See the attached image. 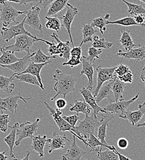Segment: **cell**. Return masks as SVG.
<instances>
[{
    "label": "cell",
    "instance_id": "1",
    "mask_svg": "<svg viewBox=\"0 0 145 160\" xmlns=\"http://www.w3.org/2000/svg\"><path fill=\"white\" fill-rule=\"evenodd\" d=\"M53 78L56 81L54 86V90L56 94L50 99L54 100L59 95H62L64 99L70 92L76 91L75 86L77 82L75 77L72 75L64 73L60 69H57L53 75Z\"/></svg>",
    "mask_w": 145,
    "mask_h": 160
},
{
    "label": "cell",
    "instance_id": "2",
    "mask_svg": "<svg viewBox=\"0 0 145 160\" xmlns=\"http://www.w3.org/2000/svg\"><path fill=\"white\" fill-rule=\"evenodd\" d=\"M101 120L98 121L93 113L91 116L86 115L83 121H79V124L75 126L74 132L79 136V139L86 143V140L89 138L90 134H95V131L98 129L101 124Z\"/></svg>",
    "mask_w": 145,
    "mask_h": 160
},
{
    "label": "cell",
    "instance_id": "3",
    "mask_svg": "<svg viewBox=\"0 0 145 160\" xmlns=\"http://www.w3.org/2000/svg\"><path fill=\"white\" fill-rule=\"evenodd\" d=\"M25 16L23 18V20L19 22H18L17 23L14 25H11L10 26L9 28L7 27H3L2 29L1 30V37L3 40H4L6 42H9L13 38H14L16 37L21 35H28L29 37L36 39L38 41H41L44 42H45L46 44L48 46L51 43V42H49L46 40H43L42 38H39L36 36H34L32 35L29 32L27 31L24 27L25 25Z\"/></svg>",
    "mask_w": 145,
    "mask_h": 160
},
{
    "label": "cell",
    "instance_id": "4",
    "mask_svg": "<svg viewBox=\"0 0 145 160\" xmlns=\"http://www.w3.org/2000/svg\"><path fill=\"white\" fill-rule=\"evenodd\" d=\"M0 4V22H3L4 27H7L13 22L17 23L16 18L20 15L26 14L27 12L16 9L9 1L3 2Z\"/></svg>",
    "mask_w": 145,
    "mask_h": 160
},
{
    "label": "cell",
    "instance_id": "5",
    "mask_svg": "<svg viewBox=\"0 0 145 160\" xmlns=\"http://www.w3.org/2000/svg\"><path fill=\"white\" fill-rule=\"evenodd\" d=\"M16 42L14 44L8 46L5 48L6 51H11L13 52H26L27 54H31L34 52L31 50V47L34 42L39 41L27 35H21L16 37Z\"/></svg>",
    "mask_w": 145,
    "mask_h": 160
},
{
    "label": "cell",
    "instance_id": "6",
    "mask_svg": "<svg viewBox=\"0 0 145 160\" xmlns=\"http://www.w3.org/2000/svg\"><path fill=\"white\" fill-rule=\"evenodd\" d=\"M139 95L140 93H138L130 100H125L123 99L118 102L109 103V104L106 106L104 109L106 112H111L112 114L116 115L117 118L124 119L127 108L129 107V105H130L138 98Z\"/></svg>",
    "mask_w": 145,
    "mask_h": 160
},
{
    "label": "cell",
    "instance_id": "7",
    "mask_svg": "<svg viewBox=\"0 0 145 160\" xmlns=\"http://www.w3.org/2000/svg\"><path fill=\"white\" fill-rule=\"evenodd\" d=\"M40 121V118H37L34 122L26 121L19 124L17 129V136L18 139L15 142V145L16 146H19L21 143V141L25 138H32L34 136V134L37 132L38 129L39 122Z\"/></svg>",
    "mask_w": 145,
    "mask_h": 160
},
{
    "label": "cell",
    "instance_id": "8",
    "mask_svg": "<svg viewBox=\"0 0 145 160\" xmlns=\"http://www.w3.org/2000/svg\"><path fill=\"white\" fill-rule=\"evenodd\" d=\"M44 105H46L48 110L49 111L50 115L53 117L54 121L56 122L60 131H62V132L70 131L76 138H78V139L79 138V136L74 132L75 127L72 126L70 124H69L65 120L62 118V111L61 110V109L53 108L49 103H48V102L46 101L44 102Z\"/></svg>",
    "mask_w": 145,
    "mask_h": 160
},
{
    "label": "cell",
    "instance_id": "9",
    "mask_svg": "<svg viewBox=\"0 0 145 160\" xmlns=\"http://www.w3.org/2000/svg\"><path fill=\"white\" fill-rule=\"evenodd\" d=\"M32 98H24L21 96V93L18 92L16 96H9L5 98H0V112L3 113V110L9 111L12 113L13 118H14V114H17V108L19 107L18 100L21 99L25 103H27V100H30Z\"/></svg>",
    "mask_w": 145,
    "mask_h": 160
},
{
    "label": "cell",
    "instance_id": "10",
    "mask_svg": "<svg viewBox=\"0 0 145 160\" xmlns=\"http://www.w3.org/2000/svg\"><path fill=\"white\" fill-rule=\"evenodd\" d=\"M117 68V66L112 68H103L101 66H98L96 68V72L98 73L97 77V85L95 90L93 92V96L96 98L99 92V91L104 82L107 81L112 80L115 75V70Z\"/></svg>",
    "mask_w": 145,
    "mask_h": 160
},
{
    "label": "cell",
    "instance_id": "11",
    "mask_svg": "<svg viewBox=\"0 0 145 160\" xmlns=\"http://www.w3.org/2000/svg\"><path fill=\"white\" fill-rule=\"evenodd\" d=\"M40 8L38 6H32L26 12L25 23L27 24L34 30H38L42 33L43 27L40 16Z\"/></svg>",
    "mask_w": 145,
    "mask_h": 160
},
{
    "label": "cell",
    "instance_id": "12",
    "mask_svg": "<svg viewBox=\"0 0 145 160\" xmlns=\"http://www.w3.org/2000/svg\"><path fill=\"white\" fill-rule=\"evenodd\" d=\"M66 8H67V11L65 15H64L62 17H58V18L59 19L62 20V26L66 28L70 38V41L72 44V47H74V44L73 39L71 35V25L75 16L78 14L79 11L77 8H76L75 7H74L69 2L67 4Z\"/></svg>",
    "mask_w": 145,
    "mask_h": 160
},
{
    "label": "cell",
    "instance_id": "13",
    "mask_svg": "<svg viewBox=\"0 0 145 160\" xmlns=\"http://www.w3.org/2000/svg\"><path fill=\"white\" fill-rule=\"evenodd\" d=\"M79 92L83 96V100H85L93 110V113L96 118H98L97 115L100 112L103 113H107V112L104 109V108L100 107L98 105L96 100V98L93 96L90 90L88 89L85 87H83L82 89L79 90Z\"/></svg>",
    "mask_w": 145,
    "mask_h": 160
},
{
    "label": "cell",
    "instance_id": "14",
    "mask_svg": "<svg viewBox=\"0 0 145 160\" xmlns=\"http://www.w3.org/2000/svg\"><path fill=\"white\" fill-rule=\"evenodd\" d=\"M34 53L31 54H27L24 57L19 59V60L13 63H11L9 65H0V67L3 68H8L12 70L14 72L15 74L21 73L26 70V68L28 67L29 64L32 62L30 58L34 55Z\"/></svg>",
    "mask_w": 145,
    "mask_h": 160
},
{
    "label": "cell",
    "instance_id": "15",
    "mask_svg": "<svg viewBox=\"0 0 145 160\" xmlns=\"http://www.w3.org/2000/svg\"><path fill=\"white\" fill-rule=\"evenodd\" d=\"M81 60H82V70H81L80 76L81 77L83 75L86 76L88 80V82L87 86L86 88L91 91L93 88V85H94L93 75L95 73L94 67L95 65L87 60L86 57H85V56H82Z\"/></svg>",
    "mask_w": 145,
    "mask_h": 160
},
{
    "label": "cell",
    "instance_id": "16",
    "mask_svg": "<svg viewBox=\"0 0 145 160\" xmlns=\"http://www.w3.org/2000/svg\"><path fill=\"white\" fill-rule=\"evenodd\" d=\"M86 153L76 143V137L73 135V142L66 153L62 156V160H80Z\"/></svg>",
    "mask_w": 145,
    "mask_h": 160
},
{
    "label": "cell",
    "instance_id": "17",
    "mask_svg": "<svg viewBox=\"0 0 145 160\" xmlns=\"http://www.w3.org/2000/svg\"><path fill=\"white\" fill-rule=\"evenodd\" d=\"M117 56L122 58L123 59H133L136 62L143 60L145 59V46H139L138 48L132 49L129 51L124 52L121 49L119 50Z\"/></svg>",
    "mask_w": 145,
    "mask_h": 160
},
{
    "label": "cell",
    "instance_id": "18",
    "mask_svg": "<svg viewBox=\"0 0 145 160\" xmlns=\"http://www.w3.org/2000/svg\"><path fill=\"white\" fill-rule=\"evenodd\" d=\"M67 141L70 142V140L67 138L65 134L63 136H61L58 133L57 131L54 132L52 138L48 142V147L49 148L48 153H51L54 150L64 148Z\"/></svg>",
    "mask_w": 145,
    "mask_h": 160
},
{
    "label": "cell",
    "instance_id": "19",
    "mask_svg": "<svg viewBox=\"0 0 145 160\" xmlns=\"http://www.w3.org/2000/svg\"><path fill=\"white\" fill-rule=\"evenodd\" d=\"M51 37L53 40H55L58 42L57 47L60 52L59 56L63 58L65 62H67L70 58V42L69 41L62 42L58 38V35L56 33H52Z\"/></svg>",
    "mask_w": 145,
    "mask_h": 160
},
{
    "label": "cell",
    "instance_id": "20",
    "mask_svg": "<svg viewBox=\"0 0 145 160\" xmlns=\"http://www.w3.org/2000/svg\"><path fill=\"white\" fill-rule=\"evenodd\" d=\"M112 82L113 79L111 80L108 84H104L101 86L97 96L96 97L97 103H99L104 99H107L109 101V103L116 102L114 94L112 90Z\"/></svg>",
    "mask_w": 145,
    "mask_h": 160
},
{
    "label": "cell",
    "instance_id": "21",
    "mask_svg": "<svg viewBox=\"0 0 145 160\" xmlns=\"http://www.w3.org/2000/svg\"><path fill=\"white\" fill-rule=\"evenodd\" d=\"M49 63H52V62L51 60L48 61L45 63H34L32 62L29 64L28 67L26 68V70L19 74L30 73V74H32V75L37 77V79L40 84V88L43 90V89H44V88L43 84L42 82V78L40 76V72H41L42 68L45 65H46L47 64H49Z\"/></svg>",
    "mask_w": 145,
    "mask_h": 160
},
{
    "label": "cell",
    "instance_id": "22",
    "mask_svg": "<svg viewBox=\"0 0 145 160\" xmlns=\"http://www.w3.org/2000/svg\"><path fill=\"white\" fill-rule=\"evenodd\" d=\"M145 114V102L143 104L138 105V110L134 112H126L124 119L129 121L132 126H134L136 124L142 119Z\"/></svg>",
    "mask_w": 145,
    "mask_h": 160
},
{
    "label": "cell",
    "instance_id": "23",
    "mask_svg": "<svg viewBox=\"0 0 145 160\" xmlns=\"http://www.w3.org/2000/svg\"><path fill=\"white\" fill-rule=\"evenodd\" d=\"M86 148H90V152H97L98 148L102 147H106L107 149L110 150H115L116 148L113 145H106L103 143L100 140L98 139V138H96V135L95 134H90L89 138L86 140V143H85Z\"/></svg>",
    "mask_w": 145,
    "mask_h": 160
},
{
    "label": "cell",
    "instance_id": "24",
    "mask_svg": "<svg viewBox=\"0 0 145 160\" xmlns=\"http://www.w3.org/2000/svg\"><path fill=\"white\" fill-rule=\"evenodd\" d=\"M32 148L36 152L39 157L42 158L44 157V148L46 142H48L50 139H47V136H33L32 138Z\"/></svg>",
    "mask_w": 145,
    "mask_h": 160
},
{
    "label": "cell",
    "instance_id": "25",
    "mask_svg": "<svg viewBox=\"0 0 145 160\" xmlns=\"http://www.w3.org/2000/svg\"><path fill=\"white\" fill-rule=\"evenodd\" d=\"M126 83L119 80L117 75H115L112 84V90L114 94L116 102L124 99L123 94L124 93Z\"/></svg>",
    "mask_w": 145,
    "mask_h": 160
},
{
    "label": "cell",
    "instance_id": "26",
    "mask_svg": "<svg viewBox=\"0 0 145 160\" xmlns=\"http://www.w3.org/2000/svg\"><path fill=\"white\" fill-rule=\"evenodd\" d=\"M19 126V122H16L14 123L13 126H9L11 129L10 134L4 138V142L7 143V145L9 147V150H10V156L12 157L13 159L16 158L14 152V147L16 142V136H17V129L18 128Z\"/></svg>",
    "mask_w": 145,
    "mask_h": 160
},
{
    "label": "cell",
    "instance_id": "27",
    "mask_svg": "<svg viewBox=\"0 0 145 160\" xmlns=\"http://www.w3.org/2000/svg\"><path fill=\"white\" fill-rule=\"evenodd\" d=\"M122 36L119 41L126 52L129 51L135 46H141L142 44H136L133 42V39L130 36V30H121Z\"/></svg>",
    "mask_w": 145,
    "mask_h": 160
},
{
    "label": "cell",
    "instance_id": "28",
    "mask_svg": "<svg viewBox=\"0 0 145 160\" xmlns=\"http://www.w3.org/2000/svg\"><path fill=\"white\" fill-rule=\"evenodd\" d=\"M71 108H70V112H75L77 115L79 116V113H82L85 115H89L91 112V107L83 100L82 101L74 100V105L70 104Z\"/></svg>",
    "mask_w": 145,
    "mask_h": 160
},
{
    "label": "cell",
    "instance_id": "29",
    "mask_svg": "<svg viewBox=\"0 0 145 160\" xmlns=\"http://www.w3.org/2000/svg\"><path fill=\"white\" fill-rule=\"evenodd\" d=\"M69 0H54L51 4L46 14L47 17L56 16L58 13L61 12L67 6Z\"/></svg>",
    "mask_w": 145,
    "mask_h": 160
},
{
    "label": "cell",
    "instance_id": "30",
    "mask_svg": "<svg viewBox=\"0 0 145 160\" xmlns=\"http://www.w3.org/2000/svg\"><path fill=\"white\" fill-rule=\"evenodd\" d=\"M0 49L2 53L0 57V65H9L19 60L14 54V52L5 49V45Z\"/></svg>",
    "mask_w": 145,
    "mask_h": 160
},
{
    "label": "cell",
    "instance_id": "31",
    "mask_svg": "<svg viewBox=\"0 0 145 160\" xmlns=\"http://www.w3.org/2000/svg\"><path fill=\"white\" fill-rule=\"evenodd\" d=\"M14 79L13 76L6 77L0 75V92H5L8 94L11 93L15 88V84L12 82Z\"/></svg>",
    "mask_w": 145,
    "mask_h": 160
},
{
    "label": "cell",
    "instance_id": "32",
    "mask_svg": "<svg viewBox=\"0 0 145 160\" xmlns=\"http://www.w3.org/2000/svg\"><path fill=\"white\" fill-rule=\"evenodd\" d=\"M102 117L103 118L101 119V121H102L101 124L98 129V138L104 144L108 145L106 140V130H107V127L108 126V122L114 118V117L113 116L104 117L103 115H102Z\"/></svg>",
    "mask_w": 145,
    "mask_h": 160
},
{
    "label": "cell",
    "instance_id": "33",
    "mask_svg": "<svg viewBox=\"0 0 145 160\" xmlns=\"http://www.w3.org/2000/svg\"><path fill=\"white\" fill-rule=\"evenodd\" d=\"M82 32L83 35V40L80 46H82L83 43L92 42L93 35L97 32V31L93 26H91V24H84Z\"/></svg>",
    "mask_w": 145,
    "mask_h": 160
},
{
    "label": "cell",
    "instance_id": "34",
    "mask_svg": "<svg viewBox=\"0 0 145 160\" xmlns=\"http://www.w3.org/2000/svg\"><path fill=\"white\" fill-rule=\"evenodd\" d=\"M12 76L14 77L15 79L20 80L28 84L37 85L40 88V84L37 79V77L30 74V73H22V74H15L14 73Z\"/></svg>",
    "mask_w": 145,
    "mask_h": 160
},
{
    "label": "cell",
    "instance_id": "35",
    "mask_svg": "<svg viewBox=\"0 0 145 160\" xmlns=\"http://www.w3.org/2000/svg\"><path fill=\"white\" fill-rule=\"evenodd\" d=\"M128 7V12L130 15H145V9L143 6V3L136 4L129 2L125 0H122Z\"/></svg>",
    "mask_w": 145,
    "mask_h": 160
},
{
    "label": "cell",
    "instance_id": "36",
    "mask_svg": "<svg viewBox=\"0 0 145 160\" xmlns=\"http://www.w3.org/2000/svg\"><path fill=\"white\" fill-rule=\"evenodd\" d=\"M56 56H46L42 52V49H39L37 52L34 53V55L31 57V61L35 63H43L48 61H49L51 59H55Z\"/></svg>",
    "mask_w": 145,
    "mask_h": 160
},
{
    "label": "cell",
    "instance_id": "37",
    "mask_svg": "<svg viewBox=\"0 0 145 160\" xmlns=\"http://www.w3.org/2000/svg\"><path fill=\"white\" fill-rule=\"evenodd\" d=\"M112 24V25H119L124 27H128V26H140L134 19V18L128 16L124 18L110 22L107 20V25Z\"/></svg>",
    "mask_w": 145,
    "mask_h": 160
},
{
    "label": "cell",
    "instance_id": "38",
    "mask_svg": "<svg viewBox=\"0 0 145 160\" xmlns=\"http://www.w3.org/2000/svg\"><path fill=\"white\" fill-rule=\"evenodd\" d=\"M47 22L46 23V27L49 30H55L57 32H59L61 28V22L59 20L58 18L56 17H45Z\"/></svg>",
    "mask_w": 145,
    "mask_h": 160
},
{
    "label": "cell",
    "instance_id": "39",
    "mask_svg": "<svg viewBox=\"0 0 145 160\" xmlns=\"http://www.w3.org/2000/svg\"><path fill=\"white\" fill-rule=\"evenodd\" d=\"M103 52L102 49H98L94 47H90L88 48V56L86 58V59L90 62L93 63L96 59L100 58V55Z\"/></svg>",
    "mask_w": 145,
    "mask_h": 160
},
{
    "label": "cell",
    "instance_id": "40",
    "mask_svg": "<svg viewBox=\"0 0 145 160\" xmlns=\"http://www.w3.org/2000/svg\"><path fill=\"white\" fill-rule=\"evenodd\" d=\"M107 20H108L106 19L105 18H103L102 17H99L94 19L92 21L91 25L94 28L95 27L98 28L100 29V32H101V33L103 35L104 32L106 30V25H107Z\"/></svg>",
    "mask_w": 145,
    "mask_h": 160
},
{
    "label": "cell",
    "instance_id": "41",
    "mask_svg": "<svg viewBox=\"0 0 145 160\" xmlns=\"http://www.w3.org/2000/svg\"><path fill=\"white\" fill-rule=\"evenodd\" d=\"M113 45L112 42H109L106 41V40L103 38H100L98 40L93 41L92 46L98 49H109Z\"/></svg>",
    "mask_w": 145,
    "mask_h": 160
},
{
    "label": "cell",
    "instance_id": "42",
    "mask_svg": "<svg viewBox=\"0 0 145 160\" xmlns=\"http://www.w3.org/2000/svg\"><path fill=\"white\" fill-rule=\"evenodd\" d=\"M9 121V116L8 114H0V130L2 132H7Z\"/></svg>",
    "mask_w": 145,
    "mask_h": 160
},
{
    "label": "cell",
    "instance_id": "43",
    "mask_svg": "<svg viewBox=\"0 0 145 160\" xmlns=\"http://www.w3.org/2000/svg\"><path fill=\"white\" fill-rule=\"evenodd\" d=\"M130 72L132 71L128 65H125L122 63H121L117 66V68L115 70V74L117 75V77H122Z\"/></svg>",
    "mask_w": 145,
    "mask_h": 160
},
{
    "label": "cell",
    "instance_id": "44",
    "mask_svg": "<svg viewBox=\"0 0 145 160\" xmlns=\"http://www.w3.org/2000/svg\"><path fill=\"white\" fill-rule=\"evenodd\" d=\"M82 48L81 46L73 47L70 51V58H73L77 59H82Z\"/></svg>",
    "mask_w": 145,
    "mask_h": 160
},
{
    "label": "cell",
    "instance_id": "45",
    "mask_svg": "<svg viewBox=\"0 0 145 160\" xmlns=\"http://www.w3.org/2000/svg\"><path fill=\"white\" fill-rule=\"evenodd\" d=\"M62 118L73 127L75 126L77 122L80 119V117L78 116L77 115H71V116H69V117L63 116Z\"/></svg>",
    "mask_w": 145,
    "mask_h": 160
},
{
    "label": "cell",
    "instance_id": "46",
    "mask_svg": "<svg viewBox=\"0 0 145 160\" xmlns=\"http://www.w3.org/2000/svg\"><path fill=\"white\" fill-rule=\"evenodd\" d=\"M54 40H53V41L49 45V48L48 49V52H49L50 56H53V55H56V54H60L57 44L54 43Z\"/></svg>",
    "mask_w": 145,
    "mask_h": 160
},
{
    "label": "cell",
    "instance_id": "47",
    "mask_svg": "<svg viewBox=\"0 0 145 160\" xmlns=\"http://www.w3.org/2000/svg\"><path fill=\"white\" fill-rule=\"evenodd\" d=\"M82 63V60L80 59H75V58H70V59L68 60L67 62H65L63 63V65L65 66V65H69L70 66L71 68H74V67L75 66H77L80 64Z\"/></svg>",
    "mask_w": 145,
    "mask_h": 160
},
{
    "label": "cell",
    "instance_id": "48",
    "mask_svg": "<svg viewBox=\"0 0 145 160\" xmlns=\"http://www.w3.org/2000/svg\"><path fill=\"white\" fill-rule=\"evenodd\" d=\"M121 81L124 82L125 83H132L133 82V75L132 72H128L124 75L122 77H117Z\"/></svg>",
    "mask_w": 145,
    "mask_h": 160
},
{
    "label": "cell",
    "instance_id": "49",
    "mask_svg": "<svg viewBox=\"0 0 145 160\" xmlns=\"http://www.w3.org/2000/svg\"><path fill=\"white\" fill-rule=\"evenodd\" d=\"M117 146L119 147V148L121 149H122V150H127L129 145L128 141L124 138H119L117 140Z\"/></svg>",
    "mask_w": 145,
    "mask_h": 160
},
{
    "label": "cell",
    "instance_id": "50",
    "mask_svg": "<svg viewBox=\"0 0 145 160\" xmlns=\"http://www.w3.org/2000/svg\"><path fill=\"white\" fill-rule=\"evenodd\" d=\"M134 19L140 26L145 27V18L144 15L143 14L135 15L134 16Z\"/></svg>",
    "mask_w": 145,
    "mask_h": 160
},
{
    "label": "cell",
    "instance_id": "51",
    "mask_svg": "<svg viewBox=\"0 0 145 160\" xmlns=\"http://www.w3.org/2000/svg\"><path fill=\"white\" fill-rule=\"evenodd\" d=\"M67 104V101L64 98H59L56 100V102H55L56 108L61 110L62 108H64L66 107Z\"/></svg>",
    "mask_w": 145,
    "mask_h": 160
},
{
    "label": "cell",
    "instance_id": "52",
    "mask_svg": "<svg viewBox=\"0 0 145 160\" xmlns=\"http://www.w3.org/2000/svg\"><path fill=\"white\" fill-rule=\"evenodd\" d=\"M54 0H40L39 2L37 4V6L40 4L43 8H46L48 5L51 4Z\"/></svg>",
    "mask_w": 145,
    "mask_h": 160
},
{
    "label": "cell",
    "instance_id": "53",
    "mask_svg": "<svg viewBox=\"0 0 145 160\" xmlns=\"http://www.w3.org/2000/svg\"><path fill=\"white\" fill-rule=\"evenodd\" d=\"M140 80L142 81V82L143 83V86L145 88V65L144 67L143 68L142 70L141 71V74H140Z\"/></svg>",
    "mask_w": 145,
    "mask_h": 160
},
{
    "label": "cell",
    "instance_id": "54",
    "mask_svg": "<svg viewBox=\"0 0 145 160\" xmlns=\"http://www.w3.org/2000/svg\"><path fill=\"white\" fill-rule=\"evenodd\" d=\"M39 0H20V2L19 3V5H23V4L27 5V4H29V3H31L33 2H37Z\"/></svg>",
    "mask_w": 145,
    "mask_h": 160
},
{
    "label": "cell",
    "instance_id": "55",
    "mask_svg": "<svg viewBox=\"0 0 145 160\" xmlns=\"http://www.w3.org/2000/svg\"><path fill=\"white\" fill-rule=\"evenodd\" d=\"M9 150H6L5 151L3 152H0V160H8V157L6 155V152L8 151Z\"/></svg>",
    "mask_w": 145,
    "mask_h": 160
},
{
    "label": "cell",
    "instance_id": "56",
    "mask_svg": "<svg viewBox=\"0 0 145 160\" xmlns=\"http://www.w3.org/2000/svg\"><path fill=\"white\" fill-rule=\"evenodd\" d=\"M30 153H31V152H30V151H27V152H26V155H25V157H24L23 159H22V160H18V159H17V158H16L14 159V160H29V158H30Z\"/></svg>",
    "mask_w": 145,
    "mask_h": 160
},
{
    "label": "cell",
    "instance_id": "57",
    "mask_svg": "<svg viewBox=\"0 0 145 160\" xmlns=\"http://www.w3.org/2000/svg\"><path fill=\"white\" fill-rule=\"evenodd\" d=\"M5 1H9V2H14L16 3H19L20 2V0H0V4H1L3 2Z\"/></svg>",
    "mask_w": 145,
    "mask_h": 160
},
{
    "label": "cell",
    "instance_id": "58",
    "mask_svg": "<svg viewBox=\"0 0 145 160\" xmlns=\"http://www.w3.org/2000/svg\"><path fill=\"white\" fill-rule=\"evenodd\" d=\"M137 127H138V128H141V127H145V122H143V123H140V124H137Z\"/></svg>",
    "mask_w": 145,
    "mask_h": 160
},
{
    "label": "cell",
    "instance_id": "59",
    "mask_svg": "<svg viewBox=\"0 0 145 160\" xmlns=\"http://www.w3.org/2000/svg\"><path fill=\"white\" fill-rule=\"evenodd\" d=\"M109 17H110V15L109 14H106V16H105V19H107V20H108L109 19Z\"/></svg>",
    "mask_w": 145,
    "mask_h": 160
},
{
    "label": "cell",
    "instance_id": "60",
    "mask_svg": "<svg viewBox=\"0 0 145 160\" xmlns=\"http://www.w3.org/2000/svg\"><path fill=\"white\" fill-rule=\"evenodd\" d=\"M140 1H141L142 2H144V3H145V0H140Z\"/></svg>",
    "mask_w": 145,
    "mask_h": 160
},
{
    "label": "cell",
    "instance_id": "61",
    "mask_svg": "<svg viewBox=\"0 0 145 160\" xmlns=\"http://www.w3.org/2000/svg\"><path fill=\"white\" fill-rule=\"evenodd\" d=\"M0 51H1V49H0Z\"/></svg>",
    "mask_w": 145,
    "mask_h": 160
},
{
    "label": "cell",
    "instance_id": "62",
    "mask_svg": "<svg viewBox=\"0 0 145 160\" xmlns=\"http://www.w3.org/2000/svg\"></svg>",
    "mask_w": 145,
    "mask_h": 160
}]
</instances>
